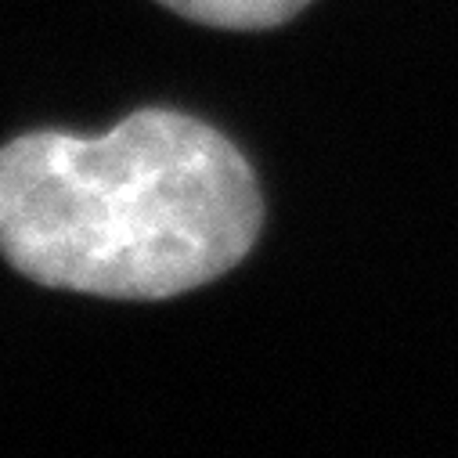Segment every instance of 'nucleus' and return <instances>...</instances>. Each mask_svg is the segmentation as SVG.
<instances>
[{
    "label": "nucleus",
    "instance_id": "obj_2",
    "mask_svg": "<svg viewBox=\"0 0 458 458\" xmlns=\"http://www.w3.org/2000/svg\"><path fill=\"white\" fill-rule=\"evenodd\" d=\"M170 12L216 30H271L300 15L310 0H159Z\"/></svg>",
    "mask_w": 458,
    "mask_h": 458
},
{
    "label": "nucleus",
    "instance_id": "obj_1",
    "mask_svg": "<svg viewBox=\"0 0 458 458\" xmlns=\"http://www.w3.org/2000/svg\"><path fill=\"white\" fill-rule=\"evenodd\" d=\"M264 202L209 123L145 108L112 134H26L0 148V253L37 285L170 300L242 264Z\"/></svg>",
    "mask_w": 458,
    "mask_h": 458
}]
</instances>
